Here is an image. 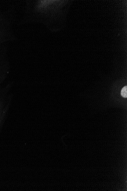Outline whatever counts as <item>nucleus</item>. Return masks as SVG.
<instances>
[{"label":"nucleus","mask_w":127,"mask_h":191,"mask_svg":"<svg viewBox=\"0 0 127 191\" xmlns=\"http://www.w3.org/2000/svg\"><path fill=\"white\" fill-rule=\"evenodd\" d=\"M127 86L124 87L122 89L121 91V95L123 97L127 98Z\"/></svg>","instance_id":"nucleus-1"}]
</instances>
